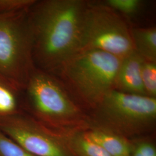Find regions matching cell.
Segmentation results:
<instances>
[{"label":"cell","mask_w":156,"mask_h":156,"mask_svg":"<svg viewBox=\"0 0 156 156\" xmlns=\"http://www.w3.org/2000/svg\"><path fill=\"white\" fill-rule=\"evenodd\" d=\"M84 0H35L28 8L35 67L53 73L80 49Z\"/></svg>","instance_id":"obj_1"},{"label":"cell","mask_w":156,"mask_h":156,"mask_svg":"<svg viewBox=\"0 0 156 156\" xmlns=\"http://www.w3.org/2000/svg\"><path fill=\"white\" fill-rule=\"evenodd\" d=\"M22 109L54 129H87L86 112L56 75L36 67L22 91Z\"/></svg>","instance_id":"obj_2"},{"label":"cell","mask_w":156,"mask_h":156,"mask_svg":"<svg viewBox=\"0 0 156 156\" xmlns=\"http://www.w3.org/2000/svg\"><path fill=\"white\" fill-rule=\"evenodd\" d=\"M122 59L95 50L79 51L55 71L86 113L114 89Z\"/></svg>","instance_id":"obj_3"},{"label":"cell","mask_w":156,"mask_h":156,"mask_svg":"<svg viewBox=\"0 0 156 156\" xmlns=\"http://www.w3.org/2000/svg\"><path fill=\"white\" fill-rule=\"evenodd\" d=\"M87 115L89 127L129 140L156 133V98L113 89Z\"/></svg>","instance_id":"obj_4"},{"label":"cell","mask_w":156,"mask_h":156,"mask_svg":"<svg viewBox=\"0 0 156 156\" xmlns=\"http://www.w3.org/2000/svg\"><path fill=\"white\" fill-rule=\"evenodd\" d=\"M28 9L0 14V73L22 90L35 67Z\"/></svg>","instance_id":"obj_5"},{"label":"cell","mask_w":156,"mask_h":156,"mask_svg":"<svg viewBox=\"0 0 156 156\" xmlns=\"http://www.w3.org/2000/svg\"><path fill=\"white\" fill-rule=\"evenodd\" d=\"M102 51L120 58L134 51L127 21L100 1H87L79 51Z\"/></svg>","instance_id":"obj_6"},{"label":"cell","mask_w":156,"mask_h":156,"mask_svg":"<svg viewBox=\"0 0 156 156\" xmlns=\"http://www.w3.org/2000/svg\"><path fill=\"white\" fill-rule=\"evenodd\" d=\"M0 130L34 156H74L55 129L24 112L0 119Z\"/></svg>","instance_id":"obj_7"},{"label":"cell","mask_w":156,"mask_h":156,"mask_svg":"<svg viewBox=\"0 0 156 156\" xmlns=\"http://www.w3.org/2000/svg\"><path fill=\"white\" fill-rule=\"evenodd\" d=\"M142 60L135 51L122 58L116 77L114 89L124 93L147 96L140 75Z\"/></svg>","instance_id":"obj_8"},{"label":"cell","mask_w":156,"mask_h":156,"mask_svg":"<svg viewBox=\"0 0 156 156\" xmlns=\"http://www.w3.org/2000/svg\"><path fill=\"white\" fill-rule=\"evenodd\" d=\"M85 129L55 130L60 140L74 156H111L100 145L90 140Z\"/></svg>","instance_id":"obj_9"},{"label":"cell","mask_w":156,"mask_h":156,"mask_svg":"<svg viewBox=\"0 0 156 156\" xmlns=\"http://www.w3.org/2000/svg\"><path fill=\"white\" fill-rule=\"evenodd\" d=\"M90 140L100 145L111 156H129L130 140L120 135L99 128L84 130Z\"/></svg>","instance_id":"obj_10"},{"label":"cell","mask_w":156,"mask_h":156,"mask_svg":"<svg viewBox=\"0 0 156 156\" xmlns=\"http://www.w3.org/2000/svg\"><path fill=\"white\" fill-rule=\"evenodd\" d=\"M22 91L16 84L0 73V119L23 111Z\"/></svg>","instance_id":"obj_11"},{"label":"cell","mask_w":156,"mask_h":156,"mask_svg":"<svg viewBox=\"0 0 156 156\" xmlns=\"http://www.w3.org/2000/svg\"><path fill=\"white\" fill-rule=\"evenodd\" d=\"M134 51L144 60L156 62V27H131Z\"/></svg>","instance_id":"obj_12"},{"label":"cell","mask_w":156,"mask_h":156,"mask_svg":"<svg viewBox=\"0 0 156 156\" xmlns=\"http://www.w3.org/2000/svg\"><path fill=\"white\" fill-rule=\"evenodd\" d=\"M129 156H156V133L130 139Z\"/></svg>","instance_id":"obj_13"},{"label":"cell","mask_w":156,"mask_h":156,"mask_svg":"<svg viewBox=\"0 0 156 156\" xmlns=\"http://www.w3.org/2000/svg\"><path fill=\"white\" fill-rule=\"evenodd\" d=\"M101 2L117 12L126 20L140 13L144 6V1L141 0H104Z\"/></svg>","instance_id":"obj_14"},{"label":"cell","mask_w":156,"mask_h":156,"mask_svg":"<svg viewBox=\"0 0 156 156\" xmlns=\"http://www.w3.org/2000/svg\"><path fill=\"white\" fill-rule=\"evenodd\" d=\"M140 75L146 95L156 98V62L142 60Z\"/></svg>","instance_id":"obj_15"},{"label":"cell","mask_w":156,"mask_h":156,"mask_svg":"<svg viewBox=\"0 0 156 156\" xmlns=\"http://www.w3.org/2000/svg\"><path fill=\"white\" fill-rule=\"evenodd\" d=\"M0 156H34L0 130Z\"/></svg>","instance_id":"obj_16"},{"label":"cell","mask_w":156,"mask_h":156,"mask_svg":"<svg viewBox=\"0 0 156 156\" xmlns=\"http://www.w3.org/2000/svg\"><path fill=\"white\" fill-rule=\"evenodd\" d=\"M35 0H0V14L27 9Z\"/></svg>","instance_id":"obj_17"}]
</instances>
